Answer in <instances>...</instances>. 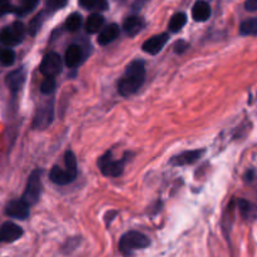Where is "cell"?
I'll use <instances>...</instances> for the list:
<instances>
[{"mask_svg":"<svg viewBox=\"0 0 257 257\" xmlns=\"http://www.w3.org/2000/svg\"><path fill=\"white\" fill-rule=\"evenodd\" d=\"M15 63V52L12 48H3L0 49V64L4 67H10Z\"/></svg>","mask_w":257,"mask_h":257,"instance_id":"d4e9b609","label":"cell"},{"mask_svg":"<svg viewBox=\"0 0 257 257\" xmlns=\"http://www.w3.org/2000/svg\"><path fill=\"white\" fill-rule=\"evenodd\" d=\"M118 35H119V27L117 24H114V23H112V24L107 25V27L102 28L99 30L97 42L98 44L104 47V45H108L112 42H114L118 38Z\"/></svg>","mask_w":257,"mask_h":257,"instance_id":"5bb4252c","label":"cell"},{"mask_svg":"<svg viewBox=\"0 0 257 257\" xmlns=\"http://www.w3.org/2000/svg\"><path fill=\"white\" fill-rule=\"evenodd\" d=\"M42 170H34L32 175L29 176L25 187L24 193H23V200L29 206L35 205L39 201L40 193H42Z\"/></svg>","mask_w":257,"mask_h":257,"instance_id":"277c9868","label":"cell"},{"mask_svg":"<svg viewBox=\"0 0 257 257\" xmlns=\"http://www.w3.org/2000/svg\"><path fill=\"white\" fill-rule=\"evenodd\" d=\"M38 2L39 0H19V5L15 7L14 14H17L18 17H24V15L29 14L37 8Z\"/></svg>","mask_w":257,"mask_h":257,"instance_id":"44dd1931","label":"cell"},{"mask_svg":"<svg viewBox=\"0 0 257 257\" xmlns=\"http://www.w3.org/2000/svg\"><path fill=\"white\" fill-rule=\"evenodd\" d=\"M15 13V7L10 0H0V17Z\"/></svg>","mask_w":257,"mask_h":257,"instance_id":"4dcf8cb0","label":"cell"},{"mask_svg":"<svg viewBox=\"0 0 257 257\" xmlns=\"http://www.w3.org/2000/svg\"><path fill=\"white\" fill-rule=\"evenodd\" d=\"M112 152H107L98 161V167L100 172L107 177H119L124 171L125 158L123 160H113Z\"/></svg>","mask_w":257,"mask_h":257,"instance_id":"5b68a950","label":"cell"},{"mask_svg":"<svg viewBox=\"0 0 257 257\" xmlns=\"http://www.w3.org/2000/svg\"><path fill=\"white\" fill-rule=\"evenodd\" d=\"M68 0H47V10L48 12H57L63 9L67 5Z\"/></svg>","mask_w":257,"mask_h":257,"instance_id":"f546056e","label":"cell"},{"mask_svg":"<svg viewBox=\"0 0 257 257\" xmlns=\"http://www.w3.org/2000/svg\"><path fill=\"white\" fill-rule=\"evenodd\" d=\"M64 163H65V170L70 173L72 176L77 177V160H75V156L72 151H67L64 156Z\"/></svg>","mask_w":257,"mask_h":257,"instance_id":"4316f807","label":"cell"},{"mask_svg":"<svg viewBox=\"0 0 257 257\" xmlns=\"http://www.w3.org/2000/svg\"><path fill=\"white\" fill-rule=\"evenodd\" d=\"M25 34L27 30L24 24L20 22H14L0 32V42L5 47H15L25 39Z\"/></svg>","mask_w":257,"mask_h":257,"instance_id":"3957f363","label":"cell"},{"mask_svg":"<svg viewBox=\"0 0 257 257\" xmlns=\"http://www.w3.org/2000/svg\"><path fill=\"white\" fill-rule=\"evenodd\" d=\"M79 5L87 10H98V12H103V10L108 9V2L107 0H78Z\"/></svg>","mask_w":257,"mask_h":257,"instance_id":"cb8c5ba5","label":"cell"},{"mask_svg":"<svg viewBox=\"0 0 257 257\" xmlns=\"http://www.w3.org/2000/svg\"><path fill=\"white\" fill-rule=\"evenodd\" d=\"M24 231L13 222H5L0 226V243H12L19 240Z\"/></svg>","mask_w":257,"mask_h":257,"instance_id":"30bf717a","label":"cell"},{"mask_svg":"<svg viewBox=\"0 0 257 257\" xmlns=\"http://www.w3.org/2000/svg\"><path fill=\"white\" fill-rule=\"evenodd\" d=\"M237 207L245 221L252 222V221L257 220V206L253 205L252 202L241 198L237 201Z\"/></svg>","mask_w":257,"mask_h":257,"instance_id":"ac0fdd59","label":"cell"},{"mask_svg":"<svg viewBox=\"0 0 257 257\" xmlns=\"http://www.w3.org/2000/svg\"><path fill=\"white\" fill-rule=\"evenodd\" d=\"M115 3H118V4H124L125 2H127V0H114Z\"/></svg>","mask_w":257,"mask_h":257,"instance_id":"d590c367","label":"cell"},{"mask_svg":"<svg viewBox=\"0 0 257 257\" xmlns=\"http://www.w3.org/2000/svg\"><path fill=\"white\" fill-rule=\"evenodd\" d=\"M44 15H45V12H42L39 13L37 17H34L32 20H30L29 25H28V32H29V34L32 35V37H34V35L39 32L40 28H42L43 22H44Z\"/></svg>","mask_w":257,"mask_h":257,"instance_id":"83f0119b","label":"cell"},{"mask_svg":"<svg viewBox=\"0 0 257 257\" xmlns=\"http://www.w3.org/2000/svg\"><path fill=\"white\" fill-rule=\"evenodd\" d=\"M146 79V65L143 60H133L127 65L123 77L118 82V92L122 97H131L141 89Z\"/></svg>","mask_w":257,"mask_h":257,"instance_id":"6da1fadb","label":"cell"},{"mask_svg":"<svg viewBox=\"0 0 257 257\" xmlns=\"http://www.w3.org/2000/svg\"><path fill=\"white\" fill-rule=\"evenodd\" d=\"M146 27V22L138 15H132V17H128L127 19L123 23V30H124L125 34L128 37H135L138 33L142 32Z\"/></svg>","mask_w":257,"mask_h":257,"instance_id":"4fadbf2b","label":"cell"},{"mask_svg":"<svg viewBox=\"0 0 257 257\" xmlns=\"http://www.w3.org/2000/svg\"><path fill=\"white\" fill-rule=\"evenodd\" d=\"M188 47H190V45H188L187 42H185V40H178L175 44V52L177 53V54H183V53L188 49Z\"/></svg>","mask_w":257,"mask_h":257,"instance_id":"1f68e13d","label":"cell"},{"mask_svg":"<svg viewBox=\"0 0 257 257\" xmlns=\"http://www.w3.org/2000/svg\"><path fill=\"white\" fill-rule=\"evenodd\" d=\"M187 23V15L185 13H177V14L173 15L170 20V24H168V29L172 33H178Z\"/></svg>","mask_w":257,"mask_h":257,"instance_id":"7402d4cb","label":"cell"},{"mask_svg":"<svg viewBox=\"0 0 257 257\" xmlns=\"http://www.w3.org/2000/svg\"><path fill=\"white\" fill-rule=\"evenodd\" d=\"M5 215L17 220H25L30 215V206L24 200H13L5 207Z\"/></svg>","mask_w":257,"mask_h":257,"instance_id":"ba28073f","label":"cell"},{"mask_svg":"<svg viewBox=\"0 0 257 257\" xmlns=\"http://www.w3.org/2000/svg\"><path fill=\"white\" fill-rule=\"evenodd\" d=\"M240 34L243 37L248 35H257V17L246 19L240 25Z\"/></svg>","mask_w":257,"mask_h":257,"instance_id":"603a6c76","label":"cell"},{"mask_svg":"<svg viewBox=\"0 0 257 257\" xmlns=\"http://www.w3.org/2000/svg\"><path fill=\"white\" fill-rule=\"evenodd\" d=\"M211 14H212V10H211L210 4L207 2L198 0V2L195 3L192 8V18L196 22H207L211 18Z\"/></svg>","mask_w":257,"mask_h":257,"instance_id":"9a60e30c","label":"cell"},{"mask_svg":"<svg viewBox=\"0 0 257 257\" xmlns=\"http://www.w3.org/2000/svg\"><path fill=\"white\" fill-rule=\"evenodd\" d=\"M168 39H170V37H168L167 33H162V34L155 35V37L150 38V39L146 40V42L143 43L142 45L143 52L151 55H157L158 53L165 48V45L167 44Z\"/></svg>","mask_w":257,"mask_h":257,"instance_id":"8fae6325","label":"cell"},{"mask_svg":"<svg viewBox=\"0 0 257 257\" xmlns=\"http://www.w3.org/2000/svg\"><path fill=\"white\" fill-rule=\"evenodd\" d=\"M104 18L99 14V13H94V14L89 15L85 22V30L89 34H94V33H98L103 27H104Z\"/></svg>","mask_w":257,"mask_h":257,"instance_id":"d6986e66","label":"cell"},{"mask_svg":"<svg viewBox=\"0 0 257 257\" xmlns=\"http://www.w3.org/2000/svg\"><path fill=\"white\" fill-rule=\"evenodd\" d=\"M82 15L78 14V13H73L68 17V19L65 20V28H67L69 32H77L79 30V28L82 27Z\"/></svg>","mask_w":257,"mask_h":257,"instance_id":"484cf974","label":"cell"},{"mask_svg":"<svg viewBox=\"0 0 257 257\" xmlns=\"http://www.w3.org/2000/svg\"><path fill=\"white\" fill-rule=\"evenodd\" d=\"M150 245V238L138 231H130V232L124 233L119 240V250L124 255L132 253L133 251L143 250Z\"/></svg>","mask_w":257,"mask_h":257,"instance_id":"7a4b0ae2","label":"cell"},{"mask_svg":"<svg viewBox=\"0 0 257 257\" xmlns=\"http://www.w3.org/2000/svg\"><path fill=\"white\" fill-rule=\"evenodd\" d=\"M55 87H57V82H55L54 77H45L44 80L42 82V85H40V92L43 94H50L55 90Z\"/></svg>","mask_w":257,"mask_h":257,"instance_id":"f1b7e54d","label":"cell"},{"mask_svg":"<svg viewBox=\"0 0 257 257\" xmlns=\"http://www.w3.org/2000/svg\"><path fill=\"white\" fill-rule=\"evenodd\" d=\"M63 69V59L58 53L50 52L43 58L40 63V73L45 77H55Z\"/></svg>","mask_w":257,"mask_h":257,"instance_id":"52a82bcc","label":"cell"},{"mask_svg":"<svg viewBox=\"0 0 257 257\" xmlns=\"http://www.w3.org/2000/svg\"><path fill=\"white\" fill-rule=\"evenodd\" d=\"M205 153V150H192V151H186V152L180 153V155L175 156L171 160V165L173 166H186V165H192V163L197 162Z\"/></svg>","mask_w":257,"mask_h":257,"instance_id":"7c38bea8","label":"cell"},{"mask_svg":"<svg viewBox=\"0 0 257 257\" xmlns=\"http://www.w3.org/2000/svg\"><path fill=\"white\" fill-rule=\"evenodd\" d=\"M148 0H135V3H133V8L132 9L135 10V12H138V10H141L143 8V5L147 3Z\"/></svg>","mask_w":257,"mask_h":257,"instance_id":"836d02e7","label":"cell"},{"mask_svg":"<svg viewBox=\"0 0 257 257\" xmlns=\"http://www.w3.org/2000/svg\"><path fill=\"white\" fill-rule=\"evenodd\" d=\"M83 59V50L79 45L72 44L70 47H68V49L65 50L64 55V63L68 68H74L82 62Z\"/></svg>","mask_w":257,"mask_h":257,"instance_id":"e0dca14e","label":"cell"},{"mask_svg":"<svg viewBox=\"0 0 257 257\" xmlns=\"http://www.w3.org/2000/svg\"><path fill=\"white\" fill-rule=\"evenodd\" d=\"M255 176H256L255 171L250 170V171H247V173L245 175V178H246V181H247V182H252V181L255 180Z\"/></svg>","mask_w":257,"mask_h":257,"instance_id":"e575fe53","label":"cell"},{"mask_svg":"<svg viewBox=\"0 0 257 257\" xmlns=\"http://www.w3.org/2000/svg\"><path fill=\"white\" fill-rule=\"evenodd\" d=\"M245 9L247 12H257V0H246Z\"/></svg>","mask_w":257,"mask_h":257,"instance_id":"d6a6232c","label":"cell"},{"mask_svg":"<svg viewBox=\"0 0 257 257\" xmlns=\"http://www.w3.org/2000/svg\"><path fill=\"white\" fill-rule=\"evenodd\" d=\"M53 119H54V102L49 100L38 107L33 119V127L35 130L43 131L52 124Z\"/></svg>","mask_w":257,"mask_h":257,"instance_id":"8992f818","label":"cell"},{"mask_svg":"<svg viewBox=\"0 0 257 257\" xmlns=\"http://www.w3.org/2000/svg\"><path fill=\"white\" fill-rule=\"evenodd\" d=\"M235 201H231L230 205L227 206V208H226L225 213H223V218H222V228L223 231H225V233L227 235V233H230V230L231 227H232V223L233 221H235Z\"/></svg>","mask_w":257,"mask_h":257,"instance_id":"ffe728a7","label":"cell"},{"mask_svg":"<svg viewBox=\"0 0 257 257\" xmlns=\"http://www.w3.org/2000/svg\"><path fill=\"white\" fill-rule=\"evenodd\" d=\"M25 78H27V70L24 67H20L13 72L8 73L7 77H5V85L13 94H15L24 85Z\"/></svg>","mask_w":257,"mask_h":257,"instance_id":"9c48e42d","label":"cell"},{"mask_svg":"<svg viewBox=\"0 0 257 257\" xmlns=\"http://www.w3.org/2000/svg\"><path fill=\"white\" fill-rule=\"evenodd\" d=\"M49 177H50V181L54 182L55 185L58 186H65L75 180L74 176L70 175L67 170L60 168L59 166H54V167L52 168V171H50L49 173Z\"/></svg>","mask_w":257,"mask_h":257,"instance_id":"2e32d148","label":"cell"}]
</instances>
